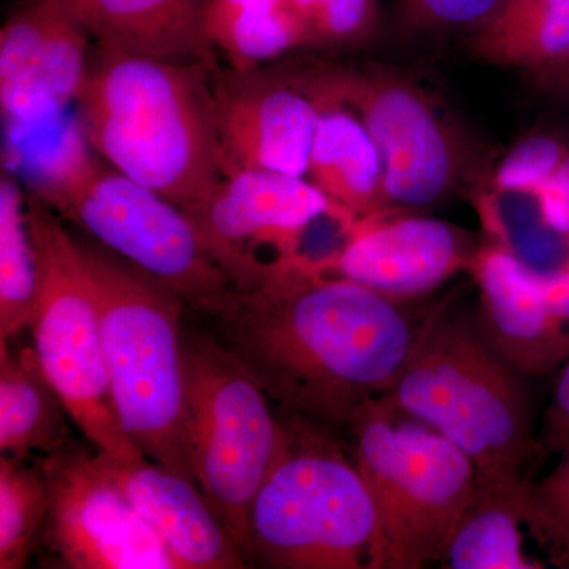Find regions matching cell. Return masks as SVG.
<instances>
[{
  "label": "cell",
  "instance_id": "1",
  "mask_svg": "<svg viewBox=\"0 0 569 569\" xmlns=\"http://www.w3.org/2000/svg\"><path fill=\"white\" fill-rule=\"evenodd\" d=\"M193 313L284 417L331 430L347 429L359 408L387 395L426 318L318 271L309 254Z\"/></svg>",
  "mask_w": 569,
  "mask_h": 569
},
{
  "label": "cell",
  "instance_id": "2",
  "mask_svg": "<svg viewBox=\"0 0 569 569\" xmlns=\"http://www.w3.org/2000/svg\"><path fill=\"white\" fill-rule=\"evenodd\" d=\"M73 107L100 159L179 208L223 179L213 73L203 63L97 43Z\"/></svg>",
  "mask_w": 569,
  "mask_h": 569
},
{
  "label": "cell",
  "instance_id": "3",
  "mask_svg": "<svg viewBox=\"0 0 569 569\" xmlns=\"http://www.w3.org/2000/svg\"><path fill=\"white\" fill-rule=\"evenodd\" d=\"M385 396L458 447L479 490L519 496L533 479L539 443L527 377L492 346L477 316L451 301L429 309Z\"/></svg>",
  "mask_w": 569,
  "mask_h": 569
},
{
  "label": "cell",
  "instance_id": "4",
  "mask_svg": "<svg viewBox=\"0 0 569 569\" xmlns=\"http://www.w3.org/2000/svg\"><path fill=\"white\" fill-rule=\"evenodd\" d=\"M26 190L112 253L181 296L190 312L231 290L182 208L100 159L77 118L31 153H17Z\"/></svg>",
  "mask_w": 569,
  "mask_h": 569
},
{
  "label": "cell",
  "instance_id": "5",
  "mask_svg": "<svg viewBox=\"0 0 569 569\" xmlns=\"http://www.w3.org/2000/svg\"><path fill=\"white\" fill-rule=\"evenodd\" d=\"M80 242L102 318L123 430L151 462L194 481L186 415L181 296L91 239Z\"/></svg>",
  "mask_w": 569,
  "mask_h": 569
},
{
  "label": "cell",
  "instance_id": "6",
  "mask_svg": "<svg viewBox=\"0 0 569 569\" xmlns=\"http://www.w3.org/2000/svg\"><path fill=\"white\" fill-rule=\"evenodd\" d=\"M347 430L351 459L376 508L377 569L441 563L478 493L473 463L385 395L359 408Z\"/></svg>",
  "mask_w": 569,
  "mask_h": 569
},
{
  "label": "cell",
  "instance_id": "7",
  "mask_svg": "<svg viewBox=\"0 0 569 569\" xmlns=\"http://www.w3.org/2000/svg\"><path fill=\"white\" fill-rule=\"evenodd\" d=\"M287 421L290 437L250 509L247 560L276 569H377L376 508L353 459L331 429Z\"/></svg>",
  "mask_w": 569,
  "mask_h": 569
},
{
  "label": "cell",
  "instance_id": "8",
  "mask_svg": "<svg viewBox=\"0 0 569 569\" xmlns=\"http://www.w3.org/2000/svg\"><path fill=\"white\" fill-rule=\"evenodd\" d=\"M39 269L33 348L71 422L97 451L121 466L144 460L123 430L104 355L102 318L80 242L54 209L28 192Z\"/></svg>",
  "mask_w": 569,
  "mask_h": 569
},
{
  "label": "cell",
  "instance_id": "9",
  "mask_svg": "<svg viewBox=\"0 0 569 569\" xmlns=\"http://www.w3.org/2000/svg\"><path fill=\"white\" fill-rule=\"evenodd\" d=\"M183 358L194 481L247 560L250 509L282 455L290 427L209 329L183 326Z\"/></svg>",
  "mask_w": 569,
  "mask_h": 569
},
{
  "label": "cell",
  "instance_id": "10",
  "mask_svg": "<svg viewBox=\"0 0 569 569\" xmlns=\"http://www.w3.org/2000/svg\"><path fill=\"white\" fill-rule=\"evenodd\" d=\"M287 73L312 99L343 104L365 123L383 164L387 211L430 208L473 182L462 133L425 89L396 71L312 62Z\"/></svg>",
  "mask_w": 569,
  "mask_h": 569
},
{
  "label": "cell",
  "instance_id": "11",
  "mask_svg": "<svg viewBox=\"0 0 569 569\" xmlns=\"http://www.w3.org/2000/svg\"><path fill=\"white\" fill-rule=\"evenodd\" d=\"M183 212L234 290L306 254L302 242L317 220H335L346 234L353 227L309 179L272 171L223 178Z\"/></svg>",
  "mask_w": 569,
  "mask_h": 569
},
{
  "label": "cell",
  "instance_id": "12",
  "mask_svg": "<svg viewBox=\"0 0 569 569\" xmlns=\"http://www.w3.org/2000/svg\"><path fill=\"white\" fill-rule=\"evenodd\" d=\"M50 507L39 541L70 569H179L110 460L70 441L39 459Z\"/></svg>",
  "mask_w": 569,
  "mask_h": 569
},
{
  "label": "cell",
  "instance_id": "13",
  "mask_svg": "<svg viewBox=\"0 0 569 569\" xmlns=\"http://www.w3.org/2000/svg\"><path fill=\"white\" fill-rule=\"evenodd\" d=\"M91 32L69 0H26L0 31V110L11 140L61 121L74 104Z\"/></svg>",
  "mask_w": 569,
  "mask_h": 569
},
{
  "label": "cell",
  "instance_id": "14",
  "mask_svg": "<svg viewBox=\"0 0 569 569\" xmlns=\"http://www.w3.org/2000/svg\"><path fill=\"white\" fill-rule=\"evenodd\" d=\"M478 249L466 231L445 220L380 211L356 220L339 249L309 258L325 274L411 305L468 271Z\"/></svg>",
  "mask_w": 569,
  "mask_h": 569
},
{
  "label": "cell",
  "instance_id": "15",
  "mask_svg": "<svg viewBox=\"0 0 569 569\" xmlns=\"http://www.w3.org/2000/svg\"><path fill=\"white\" fill-rule=\"evenodd\" d=\"M223 178L272 171L306 178L318 104L287 71L263 67L213 74Z\"/></svg>",
  "mask_w": 569,
  "mask_h": 569
},
{
  "label": "cell",
  "instance_id": "16",
  "mask_svg": "<svg viewBox=\"0 0 569 569\" xmlns=\"http://www.w3.org/2000/svg\"><path fill=\"white\" fill-rule=\"evenodd\" d=\"M468 272L492 346L523 377L557 372L569 356V263L538 271L497 242L479 247Z\"/></svg>",
  "mask_w": 569,
  "mask_h": 569
},
{
  "label": "cell",
  "instance_id": "17",
  "mask_svg": "<svg viewBox=\"0 0 569 569\" xmlns=\"http://www.w3.org/2000/svg\"><path fill=\"white\" fill-rule=\"evenodd\" d=\"M107 459L119 485L162 539L179 569L247 567L246 557L209 507L197 482L148 459L129 466Z\"/></svg>",
  "mask_w": 569,
  "mask_h": 569
},
{
  "label": "cell",
  "instance_id": "18",
  "mask_svg": "<svg viewBox=\"0 0 569 569\" xmlns=\"http://www.w3.org/2000/svg\"><path fill=\"white\" fill-rule=\"evenodd\" d=\"M97 43L164 61L203 63L219 74L204 31L206 0H69Z\"/></svg>",
  "mask_w": 569,
  "mask_h": 569
},
{
  "label": "cell",
  "instance_id": "19",
  "mask_svg": "<svg viewBox=\"0 0 569 569\" xmlns=\"http://www.w3.org/2000/svg\"><path fill=\"white\" fill-rule=\"evenodd\" d=\"M316 100L318 122L306 178L351 222L385 208L383 164L350 108Z\"/></svg>",
  "mask_w": 569,
  "mask_h": 569
},
{
  "label": "cell",
  "instance_id": "20",
  "mask_svg": "<svg viewBox=\"0 0 569 569\" xmlns=\"http://www.w3.org/2000/svg\"><path fill=\"white\" fill-rule=\"evenodd\" d=\"M63 406L36 348L17 353L0 340V452L17 459L50 456L70 443Z\"/></svg>",
  "mask_w": 569,
  "mask_h": 569
},
{
  "label": "cell",
  "instance_id": "21",
  "mask_svg": "<svg viewBox=\"0 0 569 569\" xmlns=\"http://www.w3.org/2000/svg\"><path fill=\"white\" fill-rule=\"evenodd\" d=\"M471 51L493 66L531 74L569 58V0H501L468 37Z\"/></svg>",
  "mask_w": 569,
  "mask_h": 569
},
{
  "label": "cell",
  "instance_id": "22",
  "mask_svg": "<svg viewBox=\"0 0 569 569\" xmlns=\"http://www.w3.org/2000/svg\"><path fill=\"white\" fill-rule=\"evenodd\" d=\"M39 293V269L28 220V194L20 176H0V340L31 328Z\"/></svg>",
  "mask_w": 569,
  "mask_h": 569
},
{
  "label": "cell",
  "instance_id": "23",
  "mask_svg": "<svg viewBox=\"0 0 569 569\" xmlns=\"http://www.w3.org/2000/svg\"><path fill=\"white\" fill-rule=\"evenodd\" d=\"M523 493V492H522ZM522 493L479 490L452 531L443 563L449 569H538L522 546Z\"/></svg>",
  "mask_w": 569,
  "mask_h": 569
},
{
  "label": "cell",
  "instance_id": "24",
  "mask_svg": "<svg viewBox=\"0 0 569 569\" xmlns=\"http://www.w3.org/2000/svg\"><path fill=\"white\" fill-rule=\"evenodd\" d=\"M29 459H0V569H22L28 565L33 546L50 507L47 478Z\"/></svg>",
  "mask_w": 569,
  "mask_h": 569
},
{
  "label": "cell",
  "instance_id": "25",
  "mask_svg": "<svg viewBox=\"0 0 569 569\" xmlns=\"http://www.w3.org/2000/svg\"><path fill=\"white\" fill-rule=\"evenodd\" d=\"M548 475L522 493V520L549 563L569 569V448Z\"/></svg>",
  "mask_w": 569,
  "mask_h": 569
},
{
  "label": "cell",
  "instance_id": "26",
  "mask_svg": "<svg viewBox=\"0 0 569 569\" xmlns=\"http://www.w3.org/2000/svg\"><path fill=\"white\" fill-rule=\"evenodd\" d=\"M305 28L307 48H350L376 29L380 0H287Z\"/></svg>",
  "mask_w": 569,
  "mask_h": 569
},
{
  "label": "cell",
  "instance_id": "27",
  "mask_svg": "<svg viewBox=\"0 0 569 569\" xmlns=\"http://www.w3.org/2000/svg\"><path fill=\"white\" fill-rule=\"evenodd\" d=\"M568 152V142L557 134L531 133L503 156L489 186L497 192H541Z\"/></svg>",
  "mask_w": 569,
  "mask_h": 569
},
{
  "label": "cell",
  "instance_id": "28",
  "mask_svg": "<svg viewBox=\"0 0 569 569\" xmlns=\"http://www.w3.org/2000/svg\"><path fill=\"white\" fill-rule=\"evenodd\" d=\"M501 0H399L400 20L411 31L467 32L473 36L496 13Z\"/></svg>",
  "mask_w": 569,
  "mask_h": 569
},
{
  "label": "cell",
  "instance_id": "29",
  "mask_svg": "<svg viewBox=\"0 0 569 569\" xmlns=\"http://www.w3.org/2000/svg\"><path fill=\"white\" fill-rule=\"evenodd\" d=\"M542 443L546 449L557 455L569 448V356L557 370L542 427Z\"/></svg>",
  "mask_w": 569,
  "mask_h": 569
},
{
  "label": "cell",
  "instance_id": "30",
  "mask_svg": "<svg viewBox=\"0 0 569 569\" xmlns=\"http://www.w3.org/2000/svg\"><path fill=\"white\" fill-rule=\"evenodd\" d=\"M537 194L550 227L569 239V152L548 186Z\"/></svg>",
  "mask_w": 569,
  "mask_h": 569
},
{
  "label": "cell",
  "instance_id": "31",
  "mask_svg": "<svg viewBox=\"0 0 569 569\" xmlns=\"http://www.w3.org/2000/svg\"><path fill=\"white\" fill-rule=\"evenodd\" d=\"M546 89L569 102V58L556 66L531 74Z\"/></svg>",
  "mask_w": 569,
  "mask_h": 569
}]
</instances>
